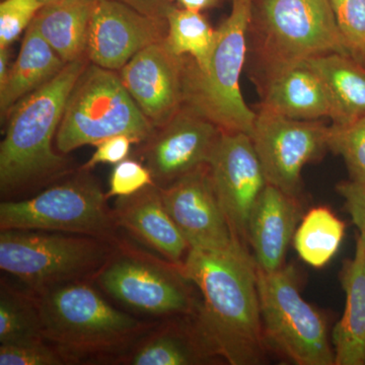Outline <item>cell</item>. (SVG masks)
<instances>
[{
    "mask_svg": "<svg viewBox=\"0 0 365 365\" xmlns=\"http://www.w3.org/2000/svg\"><path fill=\"white\" fill-rule=\"evenodd\" d=\"M328 132L321 120L289 119L258 108L250 136L268 184L299 198L302 169L328 150Z\"/></svg>",
    "mask_w": 365,
    "mask_h": 365,
    "instance_id": "obj_11",
    "label": "cell"
},
{
    "mask_svg": "<svg viewBox=\"0 0 365 365\" xmlns=\"http://www.w3.org/2000/svg\"><path fill=\"white\" fill-rule=\"evenodd\" d=\"M54 185L26 200L0 204V230H25L90 235L116 244L118 225L107 194L86 174Z\"/></svg>",
    "mask_w": 365,
    "mask_h": 365,
    "instance_id": "obj_8",
    "label": "cell"
},
{
    "mask_svg": "<svg viewBox=\"0 0 365 365\" xmlns=\"http://www.w3.org/2000/svg\"><path fill=\"white\" fill-rule=\"evenodd\" d=\"M113 209L120 228L130 232L165 260L182 265L190 246L165 209L157 185L131 196L118 197Z\"/></svg>",
    "mask_w": 365,
    "mask_h": 365,
    "instance_id": "obj_18",
    "label": "cell"
},
{
    "mask_svg": "<svg viewBox=\"0 0 365 365\" xmlns=\"http://www.w3.org/2000/svg\"><path fill=\"white\" fill-rule=\"evenodd\" d=\"M43 338L37 299L33 290H18L1 281L0 344Z\"/></svg>",
    "mask_w": 365,
    "mask_h": 365,
    "instance_id": "obj_27",
    "label": "cell"
},
{
    "mask_svg": "<svg viewBox=\"0 0 365 365\" xmlns=\"http://www.w3.org/2000/svg\"><path fill=\"white\" fill-rule=\"evenodd\" d=\"M86 60L67 63L51 81L24 98L9 112L0 145V189L9 195L58 174L66 160L53 150L67 101Z\"/></svg>",
    "mask_w": 365,
    "mask_h": 365,
    "instance_id": "obj_4",
    "label": "cell"
},
{
    "mask_svg": "<svg viewBox=\"0 0 365 365\" xmlns=\"http://www.w3.org/2000/svg\"><path fill=\"white\" fill-rule=\"evenodd\" d=\"M213 356L197 335L193 324L153 325L116 364L195 365L207 364Z\"/></svg>",
    "mask_w": 365,
    "mask_h": 365,
    "instance_id": "obj_21",
    "label": "cell"
},
{
    "mask_svg": "<svg viewBox=\"0 0 365 365\" xmlns=\"http://www.w3.org/2000/svg\"><path fill=\"white\" fill-rule=\"evenodd\" d=\"M328 150L343 158L349 180L365 182V117L329 126Z\"/></svg>",
    "mask_w": 365,
    "mask_h": 365,
    "instance_id": "obj_28",
    "label": "cell"
},
{
    "mask_svg": "<svg viewBox=\"0 0 365 365\" xmlns=\"http://www.w3.org/2000/svg\"><path fill=\"white\" fill-rule=\"evenodd\" d=\"M262 324L266 342L297 365H335L323 314L300 294L294 266L258 269Z\"/></svg>",
    "mask_w": 365,
    "mask_h": 365,
    "instance_id": "obj_9",
    "label": "cell"
},
{
    "mask_svg": "<svg viewBox=\"0 0 365 365\" xmlns=\"http://www.w3.org/2000/svg\"><path fill=\"white\" fill-rule=\"evenodd\" d=\"M93 280L117 302L148 316H193L198 307L181 266L122 241Z\"/></svg>",
    "mask_w": 365,
    "mask_h": 365,
    "instance_id": "obj_10",
    "label": "cell"
},
{
    "mask_svg": "<svg viewBox=\"0 0 365 365\" xmlns=\"http://www.w3.org/2000/svg\"><path fill=\"white\" fill-rule=\"evenodd\" d=\"M345 223L331 209H311L295 230L294 246L302 261L314 268L327 265L339 250Z\"/></svg>",
    "mask_w": 365,
    "mask_h": 365,
    "instance_id": "obj_25",
    "label": "cell"
},
{
    "mask_svg": "<svg viewBox=\"0 0 365 365\" xmlns=\"http://www.w3.org/2000/svg\"><path fill=\"white\" fill-rule=\"evenodd\" d=\"M151 185H155V182L148 167L138 160L126 158L113 168L109 191L106 194L108 199L131 196Z\"/></svg>",
    "mask_w": 365,
    "mask_h": 365,
    "instance_id": "obj_32",
    "label": "cell"
},
{
    "mask_svg": "<svg viewBox=\"0 0 365 365\" xmlns=\"http://www.w3.org/2000/svg\"><path fill=\"white\" fill-rule=\"evenodd\" d=\"M9 48H0V88L6 83L9 74Z\"/></svg>",
    "mask_w": 365,
    "mask_h": 365,
    "instance_id": "obj_37",
    "label": "cell"
},
{
    "mask_svg": "<svg viewBox=\"0 0 365 365\" xmlns=\"http://www.w3.org/2000/svg\"><path fill=\"white\" fill-rule=\"evenodd\" d=\"M56 1H59V0H41V2H42L43 6H46V4H52V2Z\"/></svg>",
    "mask_w": 365,
    "mask_h": 365,
    "instance_id": "obj_38",
    "label": "cell"
},
{
    "mask_svg": "<svg viewBox=\"0 0 365 365\" xmlns=\"http://www.w3.org/2000/svg\"><path fill=\"white\" fill-rule=\"evenodd\" d=\"M330 53L348 55L329 0H254L247 59L258 91L283 71Z\"/></svg>",
    "mask_w": 365,
    "mask_h": 365,
    "instance_id": "obj_3",
    "label": "cell"
},
{
    "mask_svg": "<svg viewBox=\"0 0 365 365\" xmlns=\"http://www.w3.org/2000/svg\"><path fill=\"white\" fill-rule=\"evenodd\" d=\"M208 167L230 230L246 245L250 216L268 185L251 136L222 131Z\"/></svg>",
    "mask_w": 365,
    "mask_h": 365,
    "instance_id": "obj_12",
    "label": "cell"
},
{
    "mask_svg": "<svg viewBox=\"0 0 365 365\" xmlns=\"http://www.w3.org/2000/svg\"><path fill=\"white\" fill-rule=\"evenodd\" d=\"M116 244L67 232L1 230L0 268L29 289L40 292L76 281L93 280Z\"/></svg>",
    "mask_w": 365,
    "mask_h": 365,
    "instance_id": "obj_6",
    "label": "cell"
},
{
    "mask_svg": "<svg viewBox=\"0 0 365 365\" xmlns=\"http://www.w3.org/2000/svg\"><path fill=\"white\" fill-rule=\"evenodd\" d=\"M175 1L177 2L178 6L182 9L202 13L206 9L217 6L222 0H175Z\"/></svg>",
    "mask_w": 365,
    "mask_h": 365,
    "instance_id": "obj_36",
    "label": "cell"
},
{
    "mask_svg": "<svg viewBox=\"0 0 365 365\" xmlns=\"http://www.w3.org/2000/svg\"><path fill=\"white\" fill-rule=\"evenodd\" d=\"M160 190L165 209L190 249L220 251L237 241L216 196L208 165Z\"/></svg>",
    "mask_w": 365,
    "mask_h": 365,
    "instance_id": "obj_14",
    "label": "cell"
},
{
    "mask_svg": "<svg viewBox=\"0 0 365 365\" xmlns=\"http://www.w3.org/2000/svg\"><path fill=\"white\" fill-rule=\"evenodd\" d=\"M222 131L205 118L182 107L144 143L141 160L160 188L208 165Z\"/></svg>",
    "mask_w": 365,
    "mask_h": 365,
    "instance_id": "obj_13",
    "label": "cell"
},
{
    "mask_svg": "<svg viewBox=\"0 0 365 365\" xmlns=\"http://www.w3.org/2000/svg\"><path fill=\"white\" fill-rule=\"evenodd\" d=\"M341 282L346 294L342 318L333 331L335 365L365 364V235L356 242L354 257L346 262Z\"/></svg>",
    "mask_w": 365,
    "mask_h": 365,
    "instance_id": "obj_20",
    "label": "cell"
},
{
    "mask_svg": "<svg viewBox=\"0 0 365 365\" xmlns=\"http://www.w3.org/2000/svg\"><path fill=\"white\" fill-rule=\"evenodd\" d=\"M96 0H59L46 4L32 23L66 63L86 57Z\"/></svg>",
    "mask_w": 365,
    "mask_h": 365,
    "instance_id": "obj_24",
    "label": "cell"
},
{
    "mask_svg": "<svg viewBox=\"0 0 365 365\" xmlns=\"http://www.w3.org/2000/svg\"><path fill=\"white\" fill-rule=\"evenodd\" d=\"M254 0H232V11L216 29L207 63L185 58L184 107L223 132L251 135L257 112L247 105L241 76L248 58V30Z\"/></svg>",
    "mask_w": 365,
    "mask_h": 365,
    "instance_id": "obj_5",
    "label": "cell"
},
{
    "mask_svg": "<svg viewBox=\"0 0 365 365\" xmlns=\"http://www.w3.org/2000/svg\"><path fill=\"white\" fill-rule=\"evenodd\" d=\"M259 93V109L304 121L330 118V98L323 79L307 61L271 79Z\"/></svg>",
    "mask_w": 365,
    "mask_h": 365,
    "instance_id": "obj_19",
    "label": "cell"
},
{
    "mask_svg": "<svg viewBox=\"0 0 365 365\" xmlns=\"http://www.w3.org/2000/svg\"><path fill=\"white\" fill-rule=\"evenodd\" d=\"M43 6L41 0H2L0 4V48H9L30 26Z\"/></svg>",
    "mask_w": 365,
    "mask_h": 365,
    "instance_id": "obj_31",
    "label": "cell"
},
{
    "mask_svg": "<svg viewBox=\"0 0 365 365\" xmlns=\"http://www.w3.org/2000/svg\"><path fill=\"white\" fill-rule=\"evenodd\" d=\"M168 30L165 42L176 56H188L196 66L207 63L216 39L213 29L202 13L174 6L167 16Z\"/></svg>",
    "mask_w": 365,
    "mask_h": 365,
    "instance_id": "obj_26",
    "label": "cell"
},
{
    "mask_svg": "<svg viewBox=\"0 0 365 365\" xmlns=\"http://www.w3.org/2000/svg\"><path fill=\"white\" fill-rule=\"evenodd\" d=\"M348 55L365 67V0H329Z\"/></svg>",
    "mask_w": 365,
    "mask_h": 365,
    "instance_id": "obj_29",
    "label": "cell"
},
{
    "mask_svg": "<svg viewBox=\"0 0 365 365\" xmlns=\"http://www.w3.org/2000/svg\"><path fill=\"white\" fill-rule=\"evenodd\" d=\"M133 143H135L133 139L128 135L112 136L101 141L97 145H95L97 150L91 155L88 162L83 165L81 170L93 169L96 165H100V163L117 165V163L128 158L131 145Z\"/></svg>",
    "mask_w": 365,
    "mask_h": 365,
    "instance_id": "obj_33",
    "label": "cell"
},
{
    "mask_svg": "<svg viewBox=\"0 0 365 365\" xmlns=\"http://www.w3.org/2000/svg\"><path fill=\"white\" fill-rule=\"evenodd\" d=\"M167 20L150 18L117 0H96L86 40L91 63L118 71L137 53L165 40Z\"/></svg>",
    "mask_w": 365,
    "mask_h": 365,
    "instance_id": "obj_15",
    "label": "cell"
},
{
    "mask_svg": "<svg viewBox=\"0 0 365 365\" xmlns=\"http://www.w3.org/2000/svg\"><path fill=\"white\" fill-rule=\"evenodd\" d=\"M181 270L202 295L192 324L208 351L230 365L262 364L267 342L258 267L246 245L235 241L220 251L190 249Z\"/></svg>",
    "mask_w": 365,
    "mask_h": 365,
    "instance_id": "obj_1",
    "label": "cell"
},
{
    "mask_svg": "<svg viewBox=\"0 0 365 365\" xmlns=\"http://www.w3.org/2000/svg\"><path fill=\"white\" fill-rule=\"evenodd\" d=\"M185 58L173 54L163 40L137 53L118 73L155 128L184 107Z\"/></svg>",
    "mask_w": 365,
    "mask_h": 365,
    "instance_id": "obj_16",
    "label": "cell"
},
{
    "mask_svg": "<svg viewBox=\"0 0 365 365\" xmlns=\"http://www.w3.org/2000/svg\"><path fill=\"white\" fill-rule=\"evenodd\" d=\"M150 18L167 20L175 0H117Z\"/></svg>",
    "mask_w": 365,
    "mask_h": 365,
    "instance_id": "obj_35",
    "label": "cell"
},
{
    "mask_svg": "<svg viewBox=\"0 0 365 365\" xmlns=\"http://www.w3.org/2000/svg\"><path fill=\"white\" fill-rule=\"evenodd\" d=\"M297 197L268 184L255 204L248 225V242L257 267L272 272L284 266L290 242L302 218Z\"/></svg>",
    "mask_w": 365,
    "mask_h": 365,
    "instance_id": "obj_17",
    "label": "cell"
},
{
    "mask_svg": "<svg viewBox=\"0 0 365 365\" xmlns=\"http://www.w3.org/2000/svg\"><path fill=\"white\" fill-rule=\"evenodd\" d=\"M43 338L67 364L115 361L153 324L139 321L111 306L90 281H76L34 292Z\"/></svg>",
    "mask_w": 365,
    "mask_h": 365,
    "instance_id": "obj_2",
    "label": "cell"
},
{
    "mask_svg": "<svg viewBox=\"0 0 365 365\" xmlns=\"http://www.w3.org/2000/svg\"><path fill=\"white\" fill-rule=\"evenodd\" d=\"M307 62L323 79L332 124H350L365 117V67L339 53L319 55Z\"/></svg>",
    "mask_w": 365,
    "mask_h": 365,
    "instance_id": "obj_23",
    "label": "cell"
},
{
    "mask_svg": "<svg viewBox=\"0 0 365 365\" xmlns=\"http://www.w3.org/2000/svg\"><path fill=\"white\" fill-rule=\"evenodd\" d=\"M336 191L344 199L345 208L359 234L365 235V182L343 181Z\"/></svg>",
    "mask_w": 365,
    "mask_h": 365,
    "instance_id": "obj_34",
    "label": "cell"
},
{
    "mask_svg": "<svg viewBox=\"0 0 365 365\" xmlns=\"http://www.w3.org/2000/svg\"><path fill=\"white\" fill-rule=\"evenodd\" d=\"M66 64L31 24L6 83L0 88L1 116H7L14 106L51 81Z\"/></svg>",
    "mask_w": 365,
    "mask_h": 365,
    "instance_id": "obj_22",
    "label": "cell"
},
{
    "mask_svg": "<svg viewBox=\"0 0 365 365\" xmlns=\"http://www.w3.org/2000/svg\"><path fill=\"white\" fill-rule=\"evenodd\" d=\"M155 129L118 72L91 63L72 88L57 131L56 146L66 155L116 135H128L134 143H143Z\"/></svg>",
    "mask_w": 365,
    "mask_h": 365,
    "instance_id": "obj_7",
    "label": "cell"
},
{
    "mask_svg": "<svg viewBox=\"0 0 365 365\" xmlns=\"http://www.w3.org/2000/svg\"><path fill=\"white\" fill-rule=\"evenodd\" d=\"M62 364L63 355L44 338L0 344V365Z\"/></svg>",
    "mask_w": 365,
    "mask_h": 365,
    "instance_id": "obj_30",
    "label": "cell"
}]
</instances>
